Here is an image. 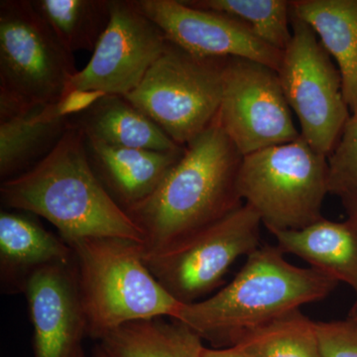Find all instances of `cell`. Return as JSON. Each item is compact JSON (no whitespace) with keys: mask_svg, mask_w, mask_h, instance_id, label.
<instances>
[{"mask_svg":"<svg viewBox=\"0 0 357 357\" xmlns=\"http://www.w3.org/2000/svg\"><path fill=\"white\" fill-rule=\"evenodd\" d=\"M105 96L102 91H74L56 103V107L61 116L72 117L89 109Z\"/></svg>","mask_w":357,"mask_h":357,"instance_id":"484cf974","label":"cell"},{"mask_svg":"<svg viewBox=\"0 0 357 357\" xmlns=\"http://www.w3.org/2000/svg\"><path fill=\"white\" fill-rule=\"evenodd\" d=\"M70 246L89 337L100 340L133 321L172 319L182 305L148 269L142 243L95 237Z\"/></svg>","mask_w":357,"mask_h":357,"instance_id":"277c9868","label":"cell"},{"mask_svg":"<svg viewBox=\"0 0 357 357\" xmlns=\"http://www.w3.org/2000/svg\"><path fill=\"white\" fill-rule=\"evenodd\" d=\"M237 188L270 232L306 229L324 218L330 194L328 157L300 136L243 156Z\"/></svg>","mask_w":357,"mask_h":357,"instance_id":"8992f818","label":"cell"},{"mask_svg":"<svg viewBox=\"0 0 357 357\" xmlns=\"http://www.w3.org/2000/svg\"><path fill=\"white\" fill-rule=\"evenodd\" d=\"M292 38L277 70L289 107L297 115L301 136L328 157L351 117L337 65L314 30L291 11Z\"/></svg>","mask_w":357,"mask_h":357,"instance_id":"9c48e42d","label":"cell"},{"mask_svg":"<svg viewBox=\"0 0 357 357\" xmlns=\"http://www.w3.org/2000/svg\"><path fill=\"white\" fill-rule=\"evenodd\" d=\"M0 199L9 210L44 218L69 245L95 237L144 243L142 232L96 177L84 133L72 126L38 164L1 182Z\"/></svg>","mask_w":357,"mask_h":357,"instance_id":"7a4b0ae2","label":"cell"},{"mask_svg":"<svg viewBox=\"0 0 357 357\" xmlns=\"http://www.w3.org/2000/svg\"><path fill=\"white\" fill-rule=\"evenodd\" d=\"M284 255L277 245H260L225 287L208 299L181 305L172 319L220 349L231 347L244 332L326 299L337 288L332 277L291 264Z\"/></svg>","mask_w":357,"mask_h":357,"instance_id":"3957f363","label":"cell"},{"mask_svg":"<svg viewBox=\"0 0 357 357\" xmlns=\"http://www.w3.org/2000/svg\"><path fill=\"white\" fill-rule=\"evenodd\" d=\"M232 345L253 357H321L316 324L301 310L241 333Z\"/></svg>","mask_w":357,"mask_h":357,"instance_id":"7402d4cb","label":"cell"},{"mask_svg":"<svg viewBox=\"0 0 357 357\" xmlns=\"http://www.w3.org/2000/svg\"><path fill=\"white\" fill-rule=\"evenodd\" d=\"M217 119L243 156L301 136L278 73L245 59H225Z\"/></svg>","mask_w":357,"mask_h":357,"instance_id":"30bf717a","label":"cell"},{"mask_svg":"<svg viewBox=\"0 0 357 357\" xmlns=\"http://www.w3.org/2000/svg\"><path fill=\"white\" fill-rule=\"evenodd\" d=\"M277 246L351 287L357 297V220H323L301 230H275Z\"/></svg>","mask_w":357,"mask_h":357,"instance_id":"2e32d148","label":"cell"},{"mask_svg":"<svg viewBox=\"0 0 357 357\" xmlns=\"http://www.w3.org/2000/svg\"><path fill=\"white\" fill-rule=\"evenodd\" d=\"M349 318L357 319V297H356L354 304L352 305L351 311H349Z\"/></svg>","mask_w":357,"mask_h":357,"instance_id":"f1b7e54d","label":"cell"},{"mask_svg":"<svg viewBox=\"0 0 357 357\" xmlns=\"http://www.w3.org/2000/svg\"><path fill=\"white\" fill-rule=\"evenodd\" d=\"M77 357H86V356H84V351H81V354H79V356Z\"/></svg>","mask_w":357,"mask_h":357,"instance_id":"4dcf8cb0","label":"cell"},{"mask_svg":"<svg viewBox=\"0 0 357 357\" xmlns=\"http://www.w3.org/2000/svg\"><path fill=\"white\" fill-rule=\"evenodd\" d=\"M86 137L112 146L174 152L178 146L151 119L121 96L107 95L70 119Z\"/></svg>","mask_w":357,"mask_h":357,"instance_id":"ac0fdd59","label":"cell"},{"mask_svg":"<svg viewBox=\"0 0 357 357\" xmlns=\"http://www.w3.org/2000/svg\"><path fill=\"white\" fill-rule=\"evenodd\" d=\"M188 6L217 11L241 21L256 36L283 52L292 38L287 0H183Z\"/></svg>","mask_w":357,"mask_h":357,"instance_id":"603a6c76","label":"cell"},{"mask_svg":"<svg viewBox=\"0 0 357 357\" xmlns=\"http://www.w3.org/2000/svg\"><path fill=\"white\" fill-rule=\"evenodd\" d=\"M243 158L215 117L185 146L156 192L126 211L142 232L144 255L165 250L239 208Z\"/></svg>","mask_w":357,"mask_h":357,"instance_id":"6da1fadb","label":"cell"},{"mask_svg":"<svg viewBox=\"0 0 357 357\" xmlns=\"http://www.w3.org/2000/svg\"><path fill=\"white\" fill-rule=\"evenodd\" d=\"M168 43L163 31L141 13L133 0H112L109 24L88 65L70 79L66 95L74 91L128 95Z\"/></svg>","mask_w":357,"mask_h":357,"instance_id":"8fae6325","label":"cell"},{"mask_svg":"<svg viewBox=\"0 0 357 357\" xmlns=\"http://www.w3.org/2000/svg\"><path fill=\"white\" fill-rule=\"evenodd\" d=\"M328 190L344 206L357 204V114H351L328 155Z\"/></svg>","mask_w":357,"mask_h":357,"instance_id":"cb8c5ba5","label":"cell"},{"mask_svg":"<svg viewBox=\"0 0 357 357\" xmlns=\"http://www.w3.org/2000/svg\"><path fill=\"white\" fill-rule=\"evenodd\" d=\"M169 41L203 58H238L278 70L283 52L270 46L241 22L217 11L196 8L183 0H133Z\"/></svg>","mask_w":357,"mask_h":357,"instance_id":"7c38bea8","label":"cell"},{"mask_svg":"<svg viewBox=\"0 0 357 357\" xmlns=\"http://www.w3.org/2000/svg\"><path fill=\"white\" fill-rule=\"evenodd\" d=\"M321 357H357V319L314 321Z\"/></svg>","mask_w":357,"mask_h":357,"instance_id":"d4e9b609","label":"cell"},{"mask_svg":"<svg viewBox=\"0 0 357 357\" xmlns=\"http://www.w3.org/2000/svg\"><path fill=\"white\" fill-rule=\"evenodd\" d=\"M204 340L181 321H133L100 340L105 357H203Z\"/></svg>","mask_w":357,"mask_h":357,"instance_id":"ffe728a7","label":"cell"},{"mask_svg":"<svg viewBox=\"0 0 357 357\" xmlns=\"http://www.w3.org/2000/svg\"><path fill=\"white\" fill-rule=\"evenodd\" d=\"M77 72L31 0L0 1V119L58 103Z\"/></svg>","mask_w":357,"mask_h":357,"instance_id":"5b68a950","label":"cell"},{"mask_svg":"<svg viewBox=\"0 0 357 357\" xmlns=\"http://www.w3.org/2000/svg\"><path fill=\"white\" fill-rule=\"evenodd\" d=\"M84 138L93 172L124 211L156 192L185 148L174 152L149 151L112 146L93 138Z\"/></svg>","mask_w":357,"mask_h":357,"instance_id":"9a60e30c","label":"cell"},{"mask_svg":"<svg viewBox=\"0 0 357 357\" xmlns=\"http://www.w3.org/2000/svg\"><path fill=\"white\" fill-rule=\"evenodd\" d=\"M33 326L34 357H77L88 335L76 262L42 268L23 290Z\"/></svg>","mask_w":357,"mask_h":357,"instance_id":"4fadbf2b","label":"cell"},{"mask_svg":"<svg viewBox=\"0 0 357 357\" xmlns=\"http://www.w3.org/2000/svg\"><path fill=\"white\" fill-rule=\"evenodd\" d=\"M75 261L73 248L23 211L0 213V282L3 292L23 293L42 268Z\"/></svg>","mask_w":357,"mask_h":357,"instance_id":"5bb4252c","label":"cell"},{"mask_svg":"<svg viewBox=\"0 0 357 357\" xmlns=\"http://www.w3.org/2000/svg\"><path fill=\"white\" fill-rule=\"evenodd\" d=\"M93 357H105V356H103L102 351H100V347H96Z\"/></svg>","mask_w":357,"mask_h":357,"instance_id":"f546056e","label":"cell"},{"mask_svg":"<svg viewBox=\"0 0 357 357\" xmlns=\"http://www.w3.org/2000/svg\"><path fill=\"white\" fill-rule=\"evenodd\" d=\"M225 59L192 55L169 41L137 88L123 96L185 147L220 109Z\"/></svg>","mask_w":357,"mask_h":357,"instance_id":"52a82bcc","label":"cell"},{"mask_svg":"<svg viewBox=\"0 0 357 357\" xmlns=\"http://www.w3.org/2000/svg\"><path fill=\"white\" fill-rule=\"evenodd\" d=\"M291 11L314 30L340 70L345 102L357 114V0H292Z\"/></svg>","mask_w":357,"mask_h":357,"instance_id":"e0dca14e","label":"cell"},{"mask_svg":"<svg viewBox=\"0 0 357 357\" xmlns=\"http://www.w3.org/2000/svg\"><path fill=\"white\" fill-rule=\"evenodd\" d=\"M31 3L70 54L95 50L112 16V0H31Z\"/></svg>","mask_w":357,"mask_h":357,"instance_id":"44dd1931","label":"cell"},{"mask_svg":"<svg viewBox=\"0 0 357 357\" xmlns=\"http://www.w3.org/2000/svg\"><path fill=\"white\" fill-rule=\"evenodd\" d=\"M352 319H354V318H352Z\"/></svg>","mask_w":357,"mask_h":357,"instance_id":"1f68e13d","label":"cell"},{"mask_svg":"<svg viewBox=\"0 0 357 357\" xmlns=\"http://www.w3.org/2000/svg\"><path fill=\"white\" fill-rule=\"evenodd\" d=\"M203 357H253L248 351H244L237 345L232 347H204Z\"/></svg>","mask_w":357,"mask_h":357,"instance_id":"4316f807","label":"cell"},{"mask_svg":"<svg viewBox=\"0 0 357 357\" xmlns=\"http://www.w3.org/2000/svg\"><path fill=\"white\" fill-rule=\"evenodd\" d=\"M261 225L259 215L243 203L171 248L144 255L145 264L178 303L199 302L222 285L237 259L261 245Z\"/></svg>","mask_w":357,"mask_h":357,"instance_id":"ba28073f","label":"cell"},{"mask_svg":"<svg viewBox=\"0 0 357 357\" xmlns=\"http://www.w3.org/2000/svg\"><path fill=\"white\" fill-rule=\"evenodd\" d=\"M345 208H347V215H349V217L354 218V220H357V204L345 206Z\"/></svg>","mask_w":357,"mask_h":357,"instance_id":"83f0119b","label":"cell"},{"mask_svg":"<svg viewBox=\"0 0 357 357\" xmlns=\"http://www.w3.org/2000/svg\"><path fill=\"white\" fill-rule=\"evenodd\" d=\"M55 105L0 119V178L17 177L38 164L70 128Z\"/></svg>","mask_w":357,"mask_h":357,"instance_id":"d6986e66","label":"cell"}]
</instances>
